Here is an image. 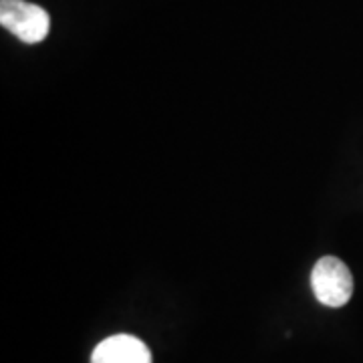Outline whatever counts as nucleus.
Masks as SVG:
<instances>
[{
    "mask_svg": "<svg viewBox=\"0 0 363 363\" xmlns=\"http://www.w3.org/2000/svg\"><path fill=\"white\" fill-rule=\"evenodd\" d=\"M313 295L325 307L339 309L353 295V277L350 267L337 257H321L311 271Z\"/></svg>",
    "mask_w": 363,
    "mask_h": 363,
    "instance_id": "f257e3e1",
    "label": "nucleus"
},
{
    "mask_svg": "<svg viewBox=\"0 0 363 363\" xmlns=\"http://www.w3.org/2000/svg\"><path fill=\"white\" fill-rule=\"evenodd\" d=\"M0 25L26 45L47 39L51 30L49 13L26 0H0Z\"/></svg>",
    "mask_w": 363,
    "mask_h": 363,
    "instance_id": "f03ea898",
    "label": "nucleus"
},
{
    "mask_svg": "<svg viewBox=\"0 0 363 363\" xmlns=\"http://www.w3.org/2000/svg\"><path fill=\"white\" fill-rule=\"evenodd\" d=\"M91 363H152V351L133 335H111L104 339L93 353Z\"/></svg>",
    "mask_w": 363,
    "mask_h": 363,
    "instance_id": "7ed1b4c3",
    "label": "nucleus"
}]
</instances>
